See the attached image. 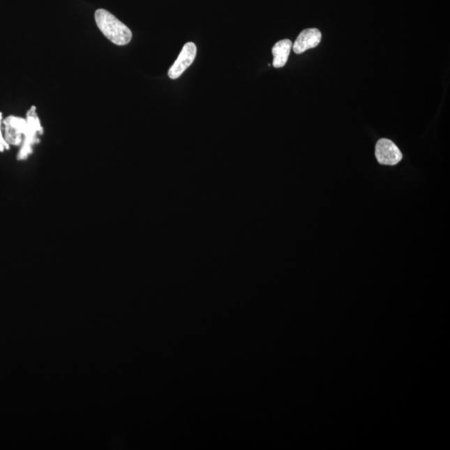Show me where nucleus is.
<instances>
[{
	"instance_id": "obj_4",
	"label": "nucleus",
	"mask_w": 450,
	"mask_h": 450,
	"mask_svg": "<svg viewBox=\"0 0 450 450\" xmlns=\"http://www.w3.org/2000/svg\"><path fill=\"white\" fill-rule=\"evenodd\" d=\"M375 156L380 165H396L402 160V153L393 141L381 139L377 142Z\"/></svg>"
},
{
	"instance_id": "obj_5",
	"label": "nucleus",
	"mask_w": 450,
	"mask_h": 450,
	"mask_svg": "<svg viewBox=\"0 0 450 450\" xmlns=\"http://www.w3.org/2000/svg\"><path fill=\"white\" fill-rule=\"evenodd\" d=\"M197 54V47L194 43L184 45L177 61L170 68L168 75L171 80H177L194 63Z\"/></svg>"
},
{
	"instance_id": "obj_6",
	"label": "nucleus",
	"mask_w": 450,
	"mask_h": 450,
	"mask_svg": "<svg viewBox=\"0 0 450 450\" xmlns=\"http://www.w3.org/2000/svg\"><path fill=\"white\" fill-rule=\"evenodd\" d=\"M321 38H322V34L319 29H307L303 30L293 45L294 52L300 54L308 50L315 48L320 44Z\"/></svg>"
},
{
	"instance_id": "obj_3",
	"label": "nucleus",
	"mask_w": 450,
	"mask_h": 450,
	"mask_svg": "<svg viewBox=\"0 0 450 450\" xmlns=\"http://www.w3.org/2000/svg\"><path fill=\"white\" fill-rule=\"evenodd\" d=\"M4 140L13 147H20L22 144L27 131V119L16 117L10 115L3 120Z\"/></svg>"
},
{
	"instance_id": "obj_8",
	"label": "nucleus",
	"mask_w": 450,
	"mask_h": 450,
	"mask_svg": "<svg viewBox=\"0 0 450 450\" xmlns=\"http://www.w3.org/2000/svg\"><path fill=\"white\" fill-rule=\"evenodd\" d=\"M2 120H3V114L2 112H0V152H4L6 151V150H8L10 149V145L6 142L3 135Z\"/></svg>"
},
{
	"instance_id": "obj_2",
	"label": "nucleus",
	"mask_w": 450,
	"mask_h": 450,
	"mask_svg": "<svg viewBox=\"0 0 450 450\" xmlns=\"http://www.w3.org/2000/svg\"><path fill=\"white\" fill-rule=\"evenodd\" d=\"M27 131L17 160L19 161L27 160L33 151L34 145L40 143V137L44 134V128L41 126L40 119L36 113V107L32 106L27 114Z\"/></svg>"
},
{
	"instance_id": "obj_7",
	"label": "nucleus",
	"mask_w": 450,
	"mask_h": 450,
	"mask_svg": "<svg viewBox=\"0 0 450 450\" xmlns=\"http://www.w3.org/2000/svg\"><path fill=\"white\" fill-rule=\"evenodd\" d=\"M293 43L290 40H283L276 43L273 47V66L278 68L284 67L288 61Z\"/></svg>"
},
{
	"instance_id": "obj_1",
	"label": "nucleus",
	"mask_w": 450,
	"mask_h": 450,
	"mask_svg": "<svg viewBox=\"0 0 450 450\" xmlns=\"http://www.w3.org/2000/svg\"><path fill=\"white\" fill-rule=\"evenodd\" d=\"M98 29L113 44L124 46L130 44L133 33L130 28L104 8H98L94 14Z\"/></svg>"
}]
</instances>
